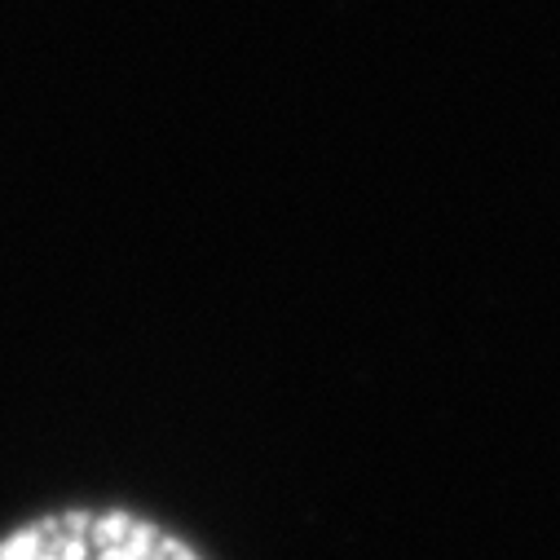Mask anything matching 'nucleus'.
<instances>
[{"mask_svg":"<svg viewBox=\"0 0 560 560\" xmlns=\"http://www.w3.org/2000/svg\"><path fill=\"white\" fill-rule=\"evenodd\" d=\"M0 560H208L186 534L137 508H54L0 534Z\"/></svg>","mask_w":560,"mask_h":560,"instance_id":"obj_1","label":"nucleus"}]
</instances>
